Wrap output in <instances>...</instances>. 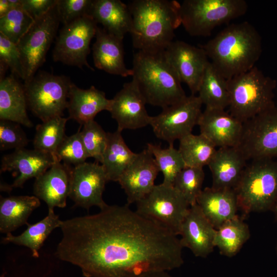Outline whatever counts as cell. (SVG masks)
Wrapping results in <instances>:
<instances>
[{
  "instance_id": "1",
  "label": "cell",
  "mask_w": 277,
  "mask_h": 277,
  "mask_svg": "<svg viewBox=\"0 0 277 277\" xmlns=\"http://www.w3.org/2000/svg\"><path fill=\"white\" fill-rule=\"evenodd\" d=\"M55 255L85 277H144L180 267V239L127 204L63 221Z\"/></svg>"
},
{
  "instance_id": "2",
  "label": "cell",
  "mask_w": 277,
  "mask_h": 277,
  "mask_svg": "<svg viewBox=\"0 0 277 277\" xmlns=\"http://www.w3.org/2000/svg\"><path fill=\"white\" fill-rule=\"evenodd\" d=\"M201 47L227 80L255 66L262 52L260 34L246 21L228 25Z\"/></svg>"
},
{
  "instance_id": "3",
  "label": "cell",
  "mask_w": 277,
  "mask_h": 277,
  "mask_svg": "<svg viewBox=\"0 0 277 277\" xmlns=\"http://www.w3.org/2000/svg\"><path fill=\"white\" fill-rule=\"evenodd\" d=\"M128 7L133 47L138 51L165 50L182 25L181 4L174 0H134Z\"/></svg>"
},
{
  "instance_id": "4",
  "label": "cell",
  "mask_w": 277,
  "mask_h": 277,
  "mask_svg": "<svg viewBox=\"0 0 277 277\" xmlns=\"http://www.w3.org/2000/svg\"><path fill=\"white\" fill-rule=\"evenodd\" d=\"M132 80L147 104L165 108L186 97L165 50L138 51L133 56Z\"/></svg>"
},
{
  "instance_id": "5",
  "label": "cell",
  "mask_w": 277,
  "mask_h": 277,
  "mask_svg": "<svg viewBox=\"0 0 277 277\" xmlns=\"http://www.w3.org/2000/svg\"><path fill=\"white\" fill-rule=\"evenodd\" d=\"M228 112L242 123L274 106L276 81L256 66L227 80Z\"/></svg>"
},
{
  "instance_id": "6",
  "label": "cell",
  "mask_w": 277,
  "mask_h": 277,
  "mask_svg": "<svg viewBox=\"0 0 277 277\" xmlns=\"http://www.w3.org/2000/svg\"><path fill=\"white\" fill-rule=\"evenodd\" d=\"M234 191L239 209L244 214L271 210L277 199V159L251 161Z\"/></svg>"
},
{
  "instance_id": "7",
  "label": "cell",
  "mask_w": 277,
  "mask_h": 277,
  "mask_svg": "<svg viewBox=\"0 0 277 277\" xmlns=\"http://www.w3.org/2000/svg\"><path fill=\"white\" fill-rule=\"evenodd\" d=\"M244 0H185L181 4V23L193 36H208L217 26L244 15Z\"/></svg>"
},
{
  "instance_id": "8",
  "label": "cell",
  "mask_w": 277,
  "mask_h": 277,
  "mask_svg": "<svg viewBox=\"0 0 277 277\" xmlns=\"http://www.w3.org/2000/svg\"><path fill=\"white\" fill-rule=\"evenodd\" d=\"M71 84L66 76L39 71L24 84L28 108L42 122L63 116Z\"/></svg>"
},
{
  "instance_id": "9",
  "label": "cell",
  "mask_w": 277,
  "mask_h": 277,
  "mask_svg": "<svg viewBox=\"0 0 277 277\" xmlns=\"http://www.w3.org/2000/svg\"><path fill=\"white\" fill-rule=\"evenodd\" d=\"M60 23L56 3L47 13L34 21L17 44L21 54L24 83L29 81L44 63Z\"/></svg>"
},
{
  "instance_id": "10",
  "label": "cell",
  "mask_w": 277,
  "mask_h": 277,
  "mask_svg": "<svg viewBox=\"0 0 277 277\" xmlns=\"http://www.w3.org/2000/svg\"><path fill=\"white\" fill-rule=\"evenodd\" d=\"M136 211L176 235L180 234L184 220L190 207L173 186L163 183L136 203Z\"/></svg>"
},
{
  "instance_id": "11",
  "label": "cell",
  "mask_w": 277,
  "mask_h": 277,
  "mask_svg": "<svg viewBox=\"0 0 277 277\" xmlns=\"http://www.w3.org/2000/svg\"><path fill=\"white\" fill-rule=\"evenodd\" d=\"M89 15L63 26L56 36L52 52L54 62L94 70L87 62L91 39L95 36L97 25Z\"/></svg>"
},
{
  "instance_id": "12",
  "label": "cell",
  "mask_w": 277,
  "mask_h": 277,
  "mask_svg": "<svg viewBox=\"0 0 277 277\" xmlns=\"http://www.w3.org/2000/svg\"><path fill=\"white\" fill-rule=\"evenodd\" d=\"M202 103L198 96L191 95L163 109L158 115L150 116V123L155 135L173 145L175 140L192 133L202 112Z\"/></svg>"
},
{
  "instance_id": "13",
  "label": "cell",
  "mask_w": 277,
  "mask_h": 277,
  "mask_svg": "<svg viewBox=\"0 0 277 277\" xmlns=\"http://www.w3.org/2000/svg\"><path fill=\"white\" fill-rule=\"evenodd\" d=\"M246 161L277 159V108L274 106L243 123L236 147Z\"/></svg>"
},
{
  "instance_id": "14",
  "label": "cell",
  "mask_w": 277,
  "mask_h": 277,
  "mask_svg": "<svg viewBox=\"0 0 277 277\" xmlns=\"http://www.w3.org/2000/svg\"><path fill=\"white\" fill-rule=\"evenodd\" d=\"M108 182L102 165L98 162H85L72 168L69 197L76 206L87 210L92 206L102 209L107 204L103 199Z\"/></svg>"
},
{
  "instance_id": "15",
  "label": "cell",
  "mask_w": 277,
  "mask_h": 277,
  "mask_svg": "<svg viewBox=\"0 0 277 277\" xmlns=\"http://www.w3.org/2000/svg\"><path fill=\"white\" fill-rule=\"evenodd\" d=\"M165 54L181 82L187 85L191 95H195L209 61L204 50L176 40L168 45Z\"/></svg>"
},
{
  "instance_id": "16",
  "label": "cell",
  "mask_w": 277,
  "mask_h": 277,
  "mask_svg": "<svg viewBox=\"0 0 277 277\" xmlns=\"http://www.w3.org/2000/svg\"><path fill=\"white\" fill-rule=\"evenodd\" d=\"M145 100L132 80L110 100L108 111L117 124V129L136 130L149 125L150 116L146 110Z\"/></svg>"
},
{
  "instance_id": "17",
  "label": "cell",
  "mask_w": 277,
  "mask_h": 277,
  "mask_svg": "<svg viewBox=\"0 0 277 277\" xmlns=\"http://www.w3.org/2000/svg\"><path fill=\"white\" fill-rule=\"evenodd\" d=\"M55 161L52 154L35 149H17L4 155L1 160V172H12L16 177L10 185L1 184V190L10 191L13 188H23L27 181L40 176Z\"/></svg>"
},
{
  "instance_id": "18",
  "label": "cell",
  "mask_w": 277,
  "mask_h": 277,
  "mask_svg": "<svg viewBox=\"0 0 277 277\" xmlns=\"http://www.w3.org/2000/svg\"><path fill=\"white\" fill-rule=\"evenodd\" d=\"M159 172L154 157L147 148L136 153L118 181L127 195L128 205L136 203L152 190Z\"/></svg>"
},
{
  "instance_id": "19",
  "label": "cell",
  "mask_w": 277,
  "mask_h": 277,
  "mask_svg": "<svg viewBox=\"0 0 277 277\" xmlns=\"http://www.w3.org/2000/svg\"><path fill=\"white\" fill-rule=\"evenodd\" d=\"M200 134L219 148L237 147L240 142L243 123L225 110L206 108L200 116Z\"/></svg>"
},
{
  "instance_id": "20",
  "label": "cell",
  "mask_w": 277,
  "mask_h": 277,
  "mask_svg": "<svg viewBox=\"0 0 277 277\" xmlns=\"http://www.w3.org/2000/svg\"><path fill=\"white\" fill-rule=\"evenodd\" d=\"M73 167L57 161L35 179L33 194L44 201L48 210L64 208L69 196Z\"/></svg>"
},
{
  "instance_id": "21",
  "label": "cell",
  "mask_w": 277,
  "mask_h": 277,
  "mask_svg": "<svg viewBox=\"0 0 277 277\" xmlns=\"http://www.w3.org/2000/svg\"><path fill=\"white\" fill-rule=\"evenodd\" d=\"M215 232L196 204L190 207L182 223L180 243L195 256L205 258L213 250Z\"/></svg>"
},
{
  "instance_id": "22",
  "label": "cell",
  "mask_w": 277,
  "mask_h": 277,
  "mask_svg": "<svg viewBox=\"0 0 277 277\" xmlns=\"http://www.w3.org/2000/svg\"><path fill=\"white\" fill-rule=\"evenodd\" d=\"M92 48L95 66L111 74L132 76V69L127 68L124 62L123 39L98 26Z\"/></svg>"
},
{
  "instance_id": "23",
  "label": "cell",
  "mask_w": 277,
  "mask_h": 277,
  "mask_svg": "<svg viewBox=\"0 0 277 277\" xmlns=\"http://www.w3.org/2000/svg\"><path fill=\"white\" fill-rule=\"evenodd\" d=\"M247 161L236 147L219 148L208 164L215 189L235 188L242 176Z\"/></svg>"
},
{
  "instance_id": "24",
  "label": "cell",
  "mask_w": 277,
  "mask_h": 277,
  "mask_svg": "<svg viewBox=\"0 0 277 277\" xmlns=\"http://www.w3.org/2000/svg\"><path fill=\"white\" fill-rule=\"evenodd\" d=\"M196 204L215 229L238 215L239 206L233 189L206 187L199 195Z\"/></svg>"
},
{
  "instance_id": "25",
  "label": "cell",
  "mask_w": 277,
  "mask_h": 277,
  "mask_svg": "<svg viewBox=\"0 0 277 277\" xmlns=\"http://www.w3.org/2000/svg\"><path fill=\"white\" fill-rule=\"evenodd\" d=\"M90 15L108 33L121 39L131 32L130 10L120 0H93Z\"/></svg>"
},
{
  "instance_id": "26",
  "label": "cell",
  "mask_w": 277,
  "mask_h": 277,
  "mask_svg": "<svg viewBox=\"0 0 277 277\" xmlns=\"http://www.w3.org/2000/svg\"><path fill=\"white\" fill-rule=\"evenodd\" d=\"M110 100L105 92L94 86L83 89L72 83L69 89L67 109L69 118L73 119L82 126L94 120L100 112L108 110Z\"/></svg>"
},
{
  "instance_id": "27",
  "label": "cell",
  "mask_w": 277,
  "mask_h": 277,
  "mask_svg": "<svg viewBox=\"0 0 277 277\" xmlns=\"http://www.w3.org/2000/svg\"><path fill=\"white\" fill-rule=\"evenodd\" d=\"M27 108L24 84L17 80L15 75L11 74L0 80V120L32 127Z\"/></svg>"
},
{
  "instance_id": "28",
  "label": "cell",
  "mask_w": 277,
  "mask_h": 277,
  "mask_svg": "<svg viewBox=\"0 0 277 277\" xmlns=\"http://www.w3.org/2000/svg\"><path fill=\"white\" fill-rule=\"evenodd\" d=\"M40 205V200L34 195L1 196V232L7 234L27 225L30 215Z\"/></svg>"
},
{
  "instance_id": "29",
  "label": "cell",
  "mask_w": 277,
  "mask_h": 277,
  "mask_svg": "<svg viewBox=\"0 0 277 277\" xmlns=\"http://www.w3.org/2000/svg\"><path fill=\"white\" fill-rule=\"evenodd\" d=\"M136 155L126 145L122 131L117 129L107 132V145L101 163L108 181L118 182Z\"/></svg>"
},
{
  "instance_id": "30",
  "label": "cell",
  "mask_w": 277,
  "mask_h": 277,
  "mask_svg": "<svg viewBox=\"0 0 277 277\" xmlns=\"http://www.w3.org/2000/svg\"><path fill=\"white\" fill-rule=\"evenodd\" d=\"M62 222L58 215L55 214L54 210H49L48 215L43 220L33 224H28L27 229L20 235L7 234L2 243H11L27 247L31 251L33 256L38 258L39 250L45 241L54 229L61 227Z\"/></svg>"
},
{
  "instance_id": "31",
  "label": "cell",
  "mask_w": 277,
  "mask_h": 277,
  "mask_svg": "<svg viewBox=\"0 0 277 277\" xmlns=\"http://www.w3.org/2000/svg\"><path fill=\"white\" fill-rule=\"evenodd\" d=\"M197 93L198 97L206 108L225 110L229 106L227 80L210 61L206 67Z\"/></svg>"
},
{
  "instance_id": "32",
  "label": "cell",
  "mask_w": 277,
  "mask_h": 277,
  "mask_svg": "<svg viewBox=\"0 0 277 277\" xmlns=\"http://www.w3.org/2000/svg\"><path fill=\"white\" fill-rule=\"evenodd\" d=\"M250 237L248 225L238 215L216 229L214 245L221 254L231 258L237 254Z\"/></svg>"
},
{
  "instance_id": "33",
  "label": "cell",
  "mask_w": 277,
  "mask_h": 277,
  "mask_svg": "<svg viewBox=\"0 0 277 277\" xmlns=\"http://www.w3.org/2000/svg\"><path fill=\"white\" fill-rule=\"evenodd\" d=\"M179 141L178 150L187 167L203 168L208 165L217 150L215 145L201 134L191 133Z\"/></svg>"
},
{
  "instance_id": "34",
  "label": "cell",
  "mask_w": 277,
  "mask_h": 277,
  "mask_svg": "<svg viewBox=\"0 0 277 277\" xmlns=\"http://www.w3.org/2000/svg\"><path fill=\"white\" fill-rule=\"evenodd\" d=\"M69 118L57 116L37 125L33 141L34 149L54 154L65 135Z\"/></svg>"
},
{
  "instance_id": "35",
  "label": "cell",
  "mask_w": 277,
  "mask_h": 277,
  "mask_svg": "<svg viewBox=\"0 0 277 277\" xmlns=\"http://www.w3.org/2000/svg\"><path fill=\"white\" fill-rule=\"evenodd\" d=\"M152 154L160 172L163 173V183L173 186L175 177L186 166L178 149L170 145L162 148L159 145L147 144V148Z\"/></svg>"
},
{
  "instance_id": "36",
  "label": "cell",
  "mask_w": 277,
  "mask_h": 277,
  "mask_svg": "<svg viewBox=\"0 0 277 277\" xmlns=\"http://www.w3.org/2000/svg\"><path fill=\"white\" fill-rule=\"evenodd\" d=\"M204 179L203 168L186 166L177 175L173 186L191 206L196 204Z\"/></svg>"
},
{
  "instance_id": "37",
  "label": "cell",
  "mask_w": 277,
  "mask_h": 277,
  "mask_svg": "<svg viewBox=\"0 0 277 277\" xmlns=\"http://www.w3.org/2000/svg\"><path fill=\"white\" fill-rule=\"evenodd\" d=\"M34 22L22 8L12 10L0 17V33L17 45Z\"/></svg>"
},
{
  "instance_id": "38",
  "label": "cell",
  "mask_w": 277,
  "mask_h": 277,
  "mask_svg": "<svg viewBox=\"0 0 277 277\" xmlns=\"http://www.w3.org/2000/svg\"><path fill=\"white\" fill-rule=\"evenodd\" d=\"M80 133L83 143L89 157L101 163L107 142V133L94 120L82 125Z\"/></svg>"
},
{
  "instance_id": "39",
  "label": "cell",
  "mask_w": 277,
  "mask_h": 277,
  "mask_svg": "<svg viewBox=\"0 0 277 277\" xmlns=\"http://www.w3.org/2000/svg\"><path fill=\"white\" fill-rule=\"evenodd\" d=\"M54 156L56 161L74 167L86 162L89 156L82 140L80 129L70 136L66 135Z\"/></svg>"
},
{
  "instance_id": "40",
  "label": "cell",
  "mask_w": 277,
  "mask_h": 277,
  "mask_svg": "<svg viewBox=\"0 0 277 277\" xmlns=\"http://www.w3.org/2000/svg\"><path fill=\"white\" fill-rule=\"evenodd\" d=\"M21 125L9 121H0V149L25 148L29 143L26 133Z\"/></svg>"
},
{
  "instance_id": "41",
  "label": "cell",
  "mask_w": 277,
  "mask_h": 277,
  "mask_svg": "<svg viewBox=\"0 0 277 277\" xmlns=\"http://www.w3.org/2000/svg\"><path fill=\"white\" fill-rule=\"evenodd\" d=\"M93 0H57L61 22L68 24L83 16L89 15Z\"/></svg>"
},
{
  "instance_id": "42",
  "label": "cell",
  "mask_w": 277,
  "mask_h": 277,
  "mask_svg": "<svg viewBox=\"0 0 277 277\" xmlns=\"http://www.w3.org/2000/svg\"><path fill=\"white\" fill-rule=\"evenodd\" d=\"M0 62L5 64L12 74L23 80L21 54L17 45L0 33Z\"/></svg>"
},
{
  "instance_id": "43",
  "label": "cell",
  "mask_w": 277,
  "mask_h": 277,
  "mask_svg": "<svg viewBox=\"0 0 277 277\" xmlns=\"http://www.w3.org/2000/svg\"><path fill=\"white\" fill-rule=\"evenodd\" d=\"M57 0H21L22 8L34 21L47 13Z\"/></svg>"
},
{
  "instance_id": "44",
  "label": "cell",
  "mask_w": 277,
  "mask_h": 277,
  "mask_svg": "<svg viewBox=\"0 0 277 277\" xmlns=\"http://www.w3.org/2000/svg\"><path fill=\"white\" fill-rule=\"evenodd\" d=\"M9 11L10 9L9 5L8 0H1L0 1V17L7 14Z\"/></svg>"
},
{
  "instance_id": "45",
  "label": "cell",
  "mask_w": 277,
  "mask_h": 277,
  "mask_svg": "<svg viewBox=\"0 0 277 277\" xmlns=\"http://www.w3.org/2000/svg\"><path fill=\"white\" fill-rule=\"evenodd\" d=\"M10 11L22 8L21 0H8Z\"/></svg>"
},
{
  "instance_id": "46",
  "label": "cell",
  "mask_w": 277,
  "mask_h": 277,
  "mask_svg": "<svg viewBox=\"0 0 277 277\" xmlns=\"http://www.w3.org/2000/svg\"><path fill=\"white\" fill-rule=\"evenodd\" d=\"M144 277H173L168 273L167 272H160L152 273Z\"/></svg>"
},
{
  "instance_id": "47",
  "label": "cell",
  "mask_w": 277,
  "mask_h": 277,
  "mask_svg": "<svg viewBox=\"0 0 277 277\" xmlns=\"http://www.w3.org/2000/svg\"><path fill=\"white\" fill-rule=\"evenodd\" d=\"M271 211L273 212L274 217L277 221V199L276 200Z\"/></svg>"
},
{
  "instance_id": "48",
  "label": "cell",
  "mask_w": 277,
  "mask_h": 277,
  "mask_svg": "<svg viewBox=\"0 0 277 277\" xmlns=\"http://www.w3.org/2000/svg\"><path fill=\"white\" fill-rule=\"evenodd\" d=\"M5 274H6L5 272L3 273L1 275L0 277H5Z\"/></svg>"
},
{
  "instance_id": "49",
  "label": "cell",
  "mask_w": 277,
  "mask_h": 277,
  "mask_svg": "<svg viewBox=\"0 0 277 277\" xmlns=\"http://www.w3.org/2000/svg\"><path fill=\"white\" fill-rule=\"evenodd\" d=\"M275 249H276V255H277V242H276Z\"/></svg>"
}]
</instances>
